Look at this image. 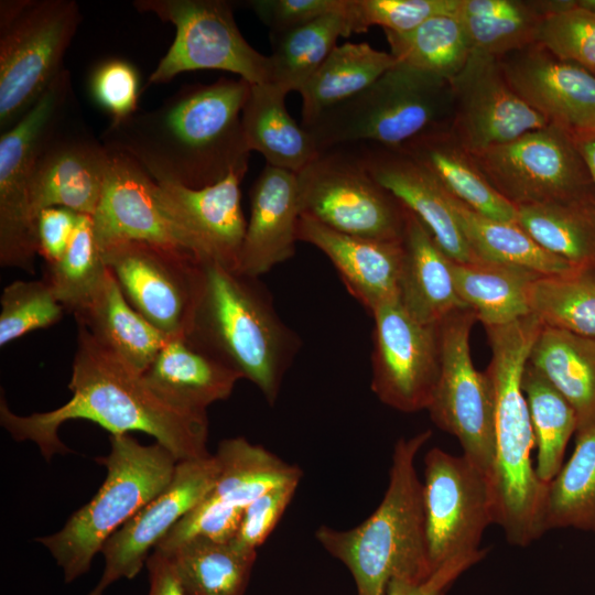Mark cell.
<instances>
[{
    "instance_id": "obj_41",
    "label": "cell",
    "mask_w": 595,
    "mask_h": 595,
    "mask_svg": "<svg viewBox=\"0 0 595 595\" xmlns=\"http://www.w3.org/2000/svg\"><path fill=\"white\" fill-rule=\"evenodd\" d=\"M534 442L538 448L536 474L549 484L563 466L566 445L577 429V418L566 399L529 361L521 379Z\"/></svg>"
},
{
    "instance_id": "obj_26",
    "label": "cell",
    "mask_w": 595,
    "mask_h": 595,
    "mask_svg": "<svg viewBox=\"0 0 595 595\" xmlns=\"http://www.w3.org/2000/svg\"><path fill=\"white\" fill-rule=\"evenodd\" d=\"M249 195L238 272L258 278L295 252L301 216L296 174L266 164Z\"/></svg>"
},
{
    "instance_id": "obj_23",
    "label": "cell",
    "mask_w": 595,
    "mask_h": 595,
    "mask_svg": "<svg viewBox=\"0 0 595 595\" xmlns=\"http://www.w3.org/2000/svg\"><path fill=\"white\" fill-rule=\"evenodd\" d=\"M513 91L549 123L573 132L595 122V74L536 43L499 58Z\"/></svg>"
},
{
    "instance_id": "obj_5",
    "label": "cell",
    "mask_w": 595,
    "mask_h": 595,
    "mask_svg": "<svg viewBox=\"0 0 595 595\" xmlns=\"http://www.w3.org/2000/svg\"><path fill=\"white\" fill-rule=\"evenodd\" d=\"M185 336L253 382L270 404L298 350L257 278L203 262V280Z\"/></svg>"
},
{
    "instance_id": "obj_24",
    "label": "cell",
    "mask_w": 595,
    "mask_h": 595,
    "mask_svg": "<svg viewBox=\"0 0 595 595\" xmlns=\"http://www.w3.org/2000/svg\"><path fill=\"white\" fill-rule=\"evenodd\" d=\"M298 240L320 249L337 269L345 286L371 314L400 302L403 239L376 240L334 230L301 215Z\"/></svg>"
},
{
    "instance_id": "obj_6",
    "label": "cell",
    "mask_w": 595,
    "mask_h": 595,
    "mask_svg": "<svg viewBox=\"0 0 595 595\" xmlns=\"http://www.w3.org/2000/svg\"><path fill=\"white\" fill-rule=\"evenodd\" d=\"M97 461L107 468L99 490L60 531L35 539L66 583L88 572L107 540L169 485L177 464L160 443L143 445L129 434H111L109 454Z\"/></svg>"
},
{
    "instance_id": "obj_3",
    "label": "cell",
    "mask_w": 595,
    "mask_h": 595,
    "mask_svg": "<svg viewBox=\"0 0 595 595\" xmlns=\"http://www.w3.org/2000/svg\"><path fill=\"white\" fill-rule=\"evenodd\" d=\"M542 327L529 314L500 326H486L491 357L487 372L495 390L496 454L491 489L495 523L508 542L527 547L544 532L547 484L539 480L531 462L536 445L521 379L531 347Z\"/></svg>"
},
{
    "instance_id": "obj_43",
    "label": "cell",
    "mask_w": 595,
    "mask_h": 595,
    "mask_svg": "<svg viewBox=\"0 0 595 595\" xmlns=\"http://www.w3.org/2000/svg\"><path fill=\"white\" fill-rule=\"evenodd\" d=\"M529 307L543 326L595 338V269L539 277L530 288Z\"/></svg>"
},
{
    "instance_id": "obj_16",
    "label": "cell",
    "mask_w": 595,
    "mask_h": 595,
    "mask_svg": "<svg viewBox=\"0 0 595 595\" xmlns=\"http://www.w3.org/2000/svg\"><path fill=\"white\" fill-rule=\"evenodd\" d=\"M215 455L220 466L215 485L154 550L169 553L194 538L232 540L252 501L275 486L302 477L298 466L241 436L223 440Z\"/></svg>"
},
{
    "instance_id": "obj_51",
    "label": "cell",
    "mask_w": 595,
    "mask_h": 595,
    "mask_svg": "<svg viewBox=\"0 0 595 595\" xmlns=\"http://www.w3.org/2000/svg\"><path fill=\"white\" fill-rule=\"evenodd\" d=\"M80 214L65 207H47L36 218L37 255L46 264L58 261L76 231Z\"/></svg>"
},
{
    "instance_id": "obj_55",
    "label": "cell",
    "mask_w": 595,
    "mask_h": 595,
    "mask_svg": "<svg viewBox=\"0 0 595 595\" xmlns=\"http://www.w3.org/2000/svg\"><path fill=\"white\" fill-rule=\"evenodd\" d=\"M574 137L595 186V136L574 133Z\"/></svg>"
},
{
    "instance_id": "obj_22",
    "label": "cell",
    "mask_w": 595,
    "mask_h": 595,
    "mask_svg": "<svg viewBox=\"0 0 595 595\" xmlns=\"http://www.w3.org/2000/svg\"><path fill=\"white\" fill-rule=\"evenodd\" d=\"M246 172H234L203 188L156 183L155 195L167 215L188 235L197 258L237 271L247 228L240 204Z\"/></svg>"
},
{
    "instance_id": "obj_30",
    "label": "cell",
    "mask_w": 595,
    "mask_h": 595,
    "mask_svg": "<svg viewBox=\"0 0 595 595\" xmlns=\"http://www.w3.org/2000/svg\"><path fill=\"white\" fill-rule=\"evenodd\" d=\"M74 316L99 345L140 374L170 337L130 305L110 271L88 305Z\"/></svg>"
},
{
    "instance_id": "obj_33",
    "label": "cell",
    "mask_w": 595,
    "mask_h": 595,
    "mask_svg": "<svg viewBox=\"0 0 595 595\" xmlns=\"http://www.w3.org/2000/svg\"><path fill=\"white\" fill-rule=\"evenodd\" d=\"M456 292L484 327L509 324L530 314L529 293L539 274L526 269L477 260L454 262Z\"/></svg>"
},
{
    "instance_id": "obj_1",
    "label": "cell",
    "mask_w": 595,
    "mask_h": 595,
    "mask_svg": "<svg viewBox=\"0 0 595 595\" xmlns=\"http://www.w3.org/2000/svg\"><path fill=\"white\" fill-rule=\"evenodd\" d=\"M249 91L250 84L239 77L183 86L151 110L111 121L101 142L156 183L214 185L248 170L241 113Z\"/></svg>"
},
{
    "instance_id": "obj_48",
    "label": "cell",
    "mask_w": 595,
    "mask_h": 595,
    "mask_svg": "<svg viewBox=\"0 0 595 595\" xmlns=\"http://www.w3.org/2000/svg\"><path fill=\"white\" fill-rule=\"evenodd\" d=\"M140 77L136 67L121 58H108L91 72L89 88L95 101L107 111L111 121L127 118L139 110Z\"/></svg>"
},
{
    "instance_id": "obj_44",
    "label": "cell",
    "mask_w": 595,
    "mask_h": 595,
    "mask_svg": "<svg viewBox=\"0 0 595 595\" xmlns=\"http://www.w3.org/2000/svg\"><path fill=\"white\" fill-rule=\"evenodd\" d=\"M108 271L93 218L80 214L67 250L58 261L46 264L44 279L65 311L75 315L88 305Z\"/></svg>"
},
{
    "instance_id": "obj_39",
    "label": "cell",
    "mask_w": 595,
    "mask_h": 595,
    "mask_svg": "<svg viewBox=\"0 0 595 595\" xmlns=\"http://www.w3.org/2000/svg\"><path fill=\"white\" fill-rule=\"evenodd\" d=\"M472 50L501 58L536 44L544 18L531 0H458Z\"/></svg>"
},
{
    "instance_id": "obj_35",
    "label": "cell",
    "mask_w": 595,
    "mask_h": 595,
    "mask_svg": "<svg viewBox=\"0 0 595 595\" xmlns=\"http://www.w3.org/2000/svg\"><path fill=\"white\" fill-rule=\"evenodd\" d=\"M447 194L464 238L477 259L519 267L544 277L578 270L543 249L517 223L482 215Z\"/></svg>"
},
{
    "instance_id": "obj_11",
    "label": "cell",
    "mask_w": 595,
    "mask_h": 595,
    "mask_svg": "<svg viewBox=\"0 0 595 595\" xmlns=\"http://www.w3.org/2000/svg\"><path fill=\"white\" fill-rule=\"evenodd\" d=\"M493 187L515 207L595 202V186L573 131L549 123L472 153Z\"/></svg>"
},
{
    "instance_id": "obj_14",
    "label": "cell",
    "mask_w": 595,
    "mask_h": 595,
    "mask_svg": "<svg viewBox=\"0 0 595 595\" xmlns=\"http://www.w3.org/2000/svg\"><path fill=\"white\" fill-rule=\"evenodd\" d=\"M423 499L430 565L475 554L495 523L490 478L464 455L433 447L424 456Z\"/></svg>"
},
{
    "instance_id": "obj_19",
    "label": "cell",
    "mask_w": 595,
    "mask_h": 595,
    "mask_svg": "<svg viewBox=\"0 0 595 595\" xmlns=\"http://www.w3.org/2000/svg\"><path fill=\"white\" fill-rule=\"evenodd\" d=\"M451 83L454 112L450 131L470 153L549 125L513 91L494 56L472 51Z\"/></svg>"
},
{
    "instance_id": "obj_42",
    "label": "cell",
    "mask_w": 595,
    "mask_h": 595,
    "mask_svg": "<svg viewBox=\"0 0 595 595\" xmlns=\"http://www.w3.org/2000/svg\"><path fill=\"white\" fill-rule=\"evenodd\" d=\"M383 32L390 54L399 63L450 82L463 69L473 51L456 15L434 17L403 33Z\"/></svg>"
},
{
    "instance_id": "obj_20",
    "label": "cell",
    "mask_w": 595,
    "mask_h": 595,
    "mask_svg": "<svg viewBox=\"0 0 595 595\" xmlns=\"http://www.w3.org/2000/svg\"><path fill=\"white\" fill-rule=\"evenodd\" d=\"M216 455L177 462L169 485L104 544L105 570L98 585L139 574L163 538L210 491L219 474Z\"/></svg>"
},
{
    "instance_id": "obj_17",
    "label": "cell",
    "mask_w": 595,
    "mask_h": 595,
    "mask_svg": "<svg viewBox=\"0 0 595 595\" xmlns=\"http://www.w3.org/2000/svg\"><path fill=\"white\" fill-rule=\"evenodd\" d=\"M371 315L372 392L400 412L426 410L440 375L437 325L416 321L400 302L386 304Z\"/></svg>"
},
{
    "instance_id": "obj_31",
    "label": "cell",
    "mask_w": 595,
    "mask_h": 595,
    "mask_svg": "<svg viewBox=\"0 0 595 595\" xmlns=\"http://www.w3.org/2000/svg\"><path fill=\"white\" fill-rule=\"evenodd\" d=\"M286 96L270 83L250 85L241 125L250 152L261 153L267 165L298 174L318 150L306 129L289 113Z\"/></svg>"
},
{
    "instance_id": "obj_49",
    "label": "cell",
    "mask_w": 595,
    "mask_h": 595,
    "mask_svg": "<svg viewBox=\"0 0 595 595\" xmlns=\"http://www.w3.org/2000/svg\"><path fill=\"white\" fill-rule=\"evenodd\" d=\"M299 483L300 479H294L275 486L252 501L245 509L232 540L239 547L257 551L279 522Z\"/></svg>"
},
{
    "instance_id": "obj_45",
    "label": "cell",
    "mask_w": 595,
    "mask_h": 595,
    "mask_svg": "<svg viewBox=\"0 0 595 595\" xmlns=\"http://www.w3.org/2000/svg\"><path fill=\"white\" fill-rule=\"evenodd\" d=\"M0 346L61 321L65 309L52 286L41 280L13 281L0 296Z\"/></svg>"
},
{
    "instance_id": "obj_10",
    "label": "cell",
    "mask_w": 595,
    "mask_h": 595,
    "mask_svg": "<svg viewBox=\"0 0 595 595\" xmlns=\"http://www.w3.org/2000/svg\"><path fill=\"white\" fill-rule=\"evenodd\" d=\"M77 105L68 69L0 137V264L34 274L36 218L31 183L36 160L60 120Z\"/></svg>"
},
{
    "instance_id": "obj_50",
    "label": "cell",
    "mask_w": 595,
    "mask_h": 595,
    "mask_svg": "<svg viewBox=\"0 0 595 595\" xmlns=\"http://www.w3.org/2000/svg\"><path fill=\"white\" fill-rule=\"evenodd\" d=\"M346 2L347 0H249L244 4L255 12L270 33H279L343 11Z\"/></svg>"
},
{
    "instance_id": "obj_29",
    "label": "cell",
    "mask_w": 595,
    "mask_h": 595,
    "mask_svg": "<svg viewBox=\"0 0 595 595\" xmlns=\"http://www.w3.org/2000/svg\"><path fill=\"white\" fill-rule=\"evenodd\" d=\"M402 148L469 208L494 219L517 223V208L493 187L450 127L428 131Z\"/></svg>"
},
{
    "instance_id": "obj_54",
    "label": "cell",
    "mask_w": 595,
    "mask_h": 595,
    "mask_svg": "<svg viewBox=\"0 0 595 595\" xmlns=\"http://www.w3.org/2000/svg\"><path fill=\"white\" fill-rule=\"evenodd\" d=\"M531 2L543 18L576 8V0H531Z\"/></svg>"
},
{
    "instance_id": "obj_47",
    "label": "cell",
    "mask_w": 595,
    "mask_h": 595,
    "mask_svg": "<svg viewBox=\"0 0 595 595\" xmlns=\"http://www.w3.org/2000/svg\"><path fill=\"white\" fill-rule=\"evenodd\" d=\"M538 44L595 74V14L576 8L544 18Z\"/></svg>"
},
{
    "instance_id": "obj_18",
    "label": "cell",
    "mask_w": 595,
    "mask_h": 595,
    "mask_svg": "<svg viewBox=\"0 0 595 595\" xmlns=\"http://www.w3.org/2000/svg\"><path fill=\"white\" fill-rule=\"evenodd\" d=\"M109 159V149L93 134L75 105L55 126L36 160L30 192L35 218L54 206L93 216Z\"/></svg>"
},
{
    "instance_id": "obj_4",
    "label": "cell",
    "mask_w": 595,
    "mask_h": 595,
    "mask_svg": "<svg viewBox=\"0 0 595 595\" xmlns=\"http://www.w3.org/2000/svg\"><path fill=\"white\" fill-rule=\"evenodd\" d=\"M431 436L425 430L397 441L388 487L366 520L347 530L321 526L315 531L320 544L350 571L357 595H387L392 581L418 584L434 573L428 551L423 484L415 469L416 455Z\"/></svg>"
},
{
    "instance_id": "obj_2",
    "label": "cell",
    "mask_w": 595,
    "mask_h": 595,
    "mask_svg": "<svg viewBox=\"0 0 595 595\" xmlns=\"http://www.w3.org/2000/svg\"><path fill=\"white\" fill-rule=\"evenodd\" d=\"M76 350L68 388L72 398L62 407L30 415L13 413L1 394L0 423L15 441H31L50 461L69 452L58 437L69 420L95 422L111 434L131 431L153 436L177 462L210 455L207 414L186 412L162 400L138 372L99 345L77 325Z\"/></svg>"
},
{
    "instance_id": "obj_32",
    "label": "cell",
    "mask_w": 595,
    "mask_h": 595,
    "mask_svg": "<svg viewBox=\"0 0 595 595\" xmlns=\"http://www.w3.org/2000/svg\"><path fill=\"white\" fill-rule=\"evenodd\" d=\"M528 361L574 409L577 429L595 422V338L542 325Z\"/></svg>"
},
{
    "instance_id": "obj_12",
    "label": "cell",
    "mask_w": 595,
    "mask_h": 595,
    "mask_svg": "<svg viewBox=\"0 0 595 595\" xmlns=\"http://www.w3.org/2000/svg\"><path fill=\"white\" fill-rule=\"evenodd\" d=\"M141 13H151L175 26V37L148 85L165 84L181 73L219 69L250 85L270 82V58L242 36L226 0H136Z\"/></svg>"
},
{
    "instance_id": "obj_9",
    "label": "cell",
    "mask_w": 595,
    "mask_h": 595,
    "mask_svg": "<svg viewBox=\"0 0 595 595\" xmlns=\"http://www.w3.org/2000/svg\"><path fill=\"white\" fill-rule=\"evenodd\" d=\"M296 180L301 215L347 235L403 239L407 208L371 175L359 143L318 150Z\"/></svg>"
},
{
    "instance_id": "obj_15",
    "label": "cell",
    "mask_w": 595,
    "mask_h": 595,
    "mask_svg": "<svg viewBox=\"0 0 595 595\" xmlns=\"http://www.w3.org/2000/svg\"><path fill=\"white\" fill-rule=\"evenodd\" d=\"M100 250L136 311L167 336L186 334L202 285V261L186 250L137 240Z\"/></svg>"
},
{
    "instance_id": "obj_53",
    "label": "cell",
    "mask_w": 595,
    "mask_h": 595,
    "mask_svg": "<svg viewBox=\"0 0 595 595\" xmlns=\"http://www.w3.org/2000/svg\"><path fill=\"white\" fill-rule=\"evenodd\" d=\"M149 572L148 595H185L171 559L153 550L145 562Z\"/></svg>"
},
{
    "instance_id": "obj_28",
    "label": "cell",
    "mask_w": 595,
    "mask_h": 595,
    "mask_svg": "<svg viewBox=\"0 0 595 595\" xmlns=\"http://www.w3.org/2000/svg\"><path fill=\"white\" fill-rule=\"evenodd\" d=\"M403 247L400 303L412 317L437 325L451 313L467 307L455 289L452 260L409 209Z\"/></svg>"
},
{
    "instance_id": "obj_57",
    "label": "cell",
    "mask_w": 595,
    "mask_h": 595,
    "mask_svg": "<svg viewBox=\"0 0 595 595\" xmlns=\"http://www.w3.org/2000/svg\"><path fill=\"white\" fill-rule=\"evenodd\" d=\"M574 133L595 136V122L583 130L575 131Z\"/></svg>"
},
{
    "instance_id": "obj_13",
    "label": "cell",
    "mask_w": 595,
    "mask_h": 595,
    "mask_svg": "<svg viewBox=\"0 0 595 595\" xmlns=\"http://www.w3.org/2000/svg\"><path fill=\"white\" fill-rule=\"evenodd\" d=\"M477 321L468 307L437 324L440 375L428 411L433 423L461 443L463 455L491 482L495 454V390L472 360L469 336Z\"/></svg>"
},
{
    "instance_id": "obj_37",
    "label": "cell",
    "mask_w": 595,
    "mask_h": 595,
    "mask_svg": "<svg viewBox=\"0 0 595 595\" xmlns=\"http://www.w3.org/2000/svg\"><path fill=\"white\" fill-rule=\"evenodd\" d=\"M347 6V2H346ZM343 11L329 13L301 26L270 33V84L286 94L303 88L310 77L351 29Z\"/></svg>"
},
{
    "instance_id": "obj_36",
    "label": "cell",
    "mask_w": 595,
    "mask_h": 595,
    "mask_svg": "<svg viewBox=\"0 0 595 595\" xmlns=\"http://www.w3.org/2000/svg\"><path fill=\"white\" fill-rule=\"evenodd\" d=\"M166 554L185 595H245L257 551L234 540L190 539Z\"/></svg>"
},
{
    "instance_id": "obj_40",
    "label": "cell",
    "mask_w": 595,
    "mask_h": 595,
    "mask_svg": "<svg viewBox=\"0 0 595 595\" xmlns=\"http://www.w3.org/2000/svg\"><path fill=\"white\" fill-rule=\"evenodd\" d=\"M575 448L547 484L544 530L575 528L595 532V422L576 430Z\"/></svg>"
},
{
    "instance_id": "obj_25",
    "label": "cell",
    "mask_w": 595,
    "mask_h": 595,
    "mask_svg": "<svg viewBox=\"0 0 595 595\" xmlns=\"http://www.w3.org/2000/svg\"><path fill=\"white\" fill-rule=\"evenodd\" d=\"M359 144L371 175L421 220L451 260H479L464 238L447 191L422 164L402 147Z\"/></svg>"
},
{
    "instance_id": "obj_38",
    "label": "cell",
    "mask_w": 595,
    "mask_h": 595,
    "mask_svg": "<svg viewBox=\"0 0 595 595\" xmlns=\"http://www.w3.org/2000/svg\"><path fill=\"white\" fill-rule=\"evenodd\" d=\"M517 208V224L543 249L575 269H595V202Z\"/></svg>"
},
{
    "instance_id": "obj_27",
    "label": "cell",
    "mask_w": 595,
    "mask_h": 595,
    "mask_svg": "<svg viewBox=\"0 0 595 595\" xmlns=\"http://www.w3.org/2000/svg\"><path fill=\"white\" fill-rule=\"evenodd\" d=\"M142 377L170 405L202 414L214 402L227 399L242 379L185 335L170 336Z\"/></svg>"
},
{
    "instance_id": "obj_52",
    "label": "cell",
    "mask_w": 595,
    "mask_h": 595,
    "mask_svg": "<svg viewBox=\"0 0 595 595\" xmlns=\"http://www.w3.org/2000/svg\"><path fill=\"white\" fill-rule=\"evenodd\" d=\"M486 550L470 555L453 559L436 570L426 581L414 584L392 581L387 595H446L451 585L470 566L479 562Z\"/></svg>"
},
{
    "instance_id": "obj_58",
    "label": "cell",
    "mask_w": 595,
    "mask_h": 595,
    "mask_svg": "<svg viewBox=\"0 0 595 595\" xmlns=\"http://www.w3.org/2000/svg\"><path fill=\"white\" fill-rule=\"evenodd\" d=\"M105 588L97 584V586L88 595H104Z\"/></svg>"
},
{
    "instance_id": "obj_8",
    "label": "cell",
    "mask_w": 595,
    "mask_h": 595,
    "mask_svg": "<svg viewBox=\"0 0 595 595\" xmlns=\"http://www.w3.org/2000/svg\"><path fill=\"white\" fill-rule=\"evenodd\" d=\"M82 21L74 0L0 1V130L18 122L65 69Z\"/></svg>"
},
{
    "instance_id": "obj_34",
    "label": "cell",
    "mask_w": 595,
    "mask_h": 595,
    "mask_svg": "<svg viewBox=\"0 0 595 595\" xmlns=\"http://www.w3.org/2000/svg\"><path fill=\"white\" fill-rule=\"evenodd\" d=\"M397 63L390 52L366 42L337 45L300 90L301 125L358 95Z\"/></svg>"
},
{
    "instance_id": "obj_56",
    "label": "cell",
    "mask_w": 595,
    "mask_h": 595,
    "mask_svg": "<svg viewBox=\"0 0 595 595\" xmlns=\"http://www.w3.org/2000/svg\"><path fill=\"white\" fill-rule=\"evenodd\" d=\"M580 9L595 14V0H576Z\"/></svg>"
},
{
    "instance_id": "obj_21",
    "label": "cell",
    "mask_w": 595,
    "mask_h": 595,
    "mask_svg": "<svg viewBox=\"0 0 595 595\" xmlns=\"http://www.w3.org/2000/svg\"><path fill=\"white\" fill-rule=\"evenodd\" d=\"M109 151L102 194L91 216L100 249L137 240L186 250L197 258L188 235L160 204L154 180L128 155Z\"/></svg>"
},
{
    "instance_id": "obj_7",
    "label": "cell",
    "mask_w": 595,
    "mask_h": 595,
    "mask_svg": "<svg viewBox=\"0 0 595 595\" xmlns=\"http://www.w3.org/2000/svg\"><path fill=\"white\" fill-rule=\"evenodd\" d=\"M453 112L450 80L398 62L368 88L302 127L317 150L351 143L399 148L450 127Z\"/></svg>"
},
{
    "instance_id": "obj_46",
    "label": "cell",
    "mask_w": 595,
    "mask_h": 595,
    "mask_svg": "<svg viewBox=\"0 0 595 595\" xmlns=\"http://www.w3.org/2000/svg\"><path fill=\"white\" fill-rule=\"evenodd\" d=\"M458 0H347L345 14L351 33L378 25L403 33L439 15H456Z\"/></svg>"
}]
</instances>
